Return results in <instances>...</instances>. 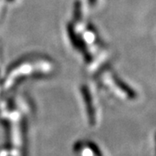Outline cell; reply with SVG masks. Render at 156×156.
I'll list each match as a JSON object with an SVG mask.
<instances>
[{
	"label": "cell",
	"instance_id": "cell-1",
	"mask_svg": "<svg viewBox=\"0 0 156 156\" xmlns=\"http://www.w3.org/2000/svg\"><path fill=\"white\" fill-rule=\"evenodd\" d=\"M76 153L77 156H101L99 153V149L96 147H93L90 144H83L79 145Z\"/></svg>",
	"mask_w": 156,
	"mask_h": 156
}]
</instances>
